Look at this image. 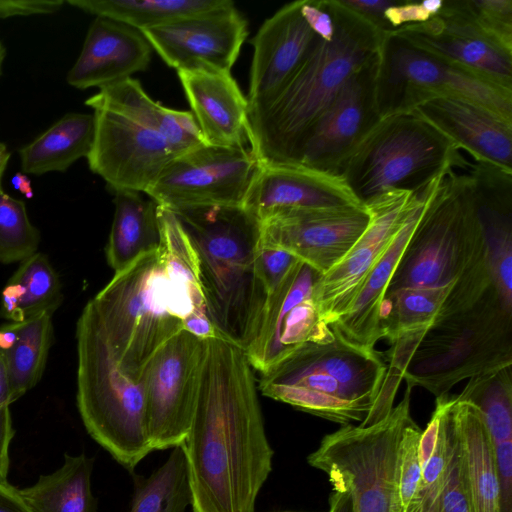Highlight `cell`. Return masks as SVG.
I'll return each instance as SVG.
<instances>
[{"label":"cell","mask_w":512,"mask_h":512,"mask_svg":"<svg viewBox=\"0 0 512 512\" xmlns=\"http://www.w3.org/2000/svg\"><path fill=\"white\" fill-rule=\"evenodd\" d=\"M19 322H9L0 327V352L11 348L19 335Z\"/></svg>","instance_id":"cell-49"},{"label":"cell","mask_w":512,"mask_h":512,"mask_svg":"<svg viewBox=\"0 0 512 512\" xmlns=\"http://www.w3.org/2000/svg\"><path fill=\"white\" fill-rule=\"evenodd\" d=\"M114 216L105 253L109 266L119 272L160 244L158 204L140 192H114Z\"/></svg>","instance_id":"cell-29"},{"label":"cell","mask_w":512,"mask_h":512,"mask_svg":"<svg viewBox=\"0 0 512 512\" xmlns=\"http://www.w3.org/2000/svg\"><path fill=\"white\" fill-rule=\"evenodd\" d=\"M375 94L380 118L408 113L428 99L452 95L475 101L512 122V91L454 67L392 33L379 50Z\"/></svg>","instance_id":"cell-11"},{"label":"cell","mask_w":512,"mask_h":512,"mask_svg":"<svg viewBox=\"0 0 512 512\" xmlns=\"http://www.w3.org/2000/svg\"><path fill=\"white\" fill-rule=\"evenodd\" d=\"M319 39L304 15L302 0L284 5L262 24L251 42L249 116L275 100Z\"/></svg>","instance_id":"cell-20"},{"label":"cell","mask_w":512,"mask_h":512,"mask_svg":"<svg viewBox=\"0 0 512 512\" xmlns=\"http://www.w3.org/2000/svg\"><path fill=\"white\" fill-rule=\"evenodd\" d=\"M0 512H32L19 493L8 482H0Z\"/></svg>","instance_id":"cell-47"},{"label":"cell","mask_w":512,"mask_h":512,"mask_svg":"<svg viewBox=\"0 0 512 512\" xmlns=\"http://www.w3.org/2000/svg\"><path fill=\"white\" fill-rule=\"evenodd\" d=\"M177 73L205 142L221 147L246 145L248 100L230 72Z\"/></svg>","instance_id":"cell-24"},{"label":"cell","mask_w":512,"mask_h":512,"mask_svg":"<svg viewBox=\"0 0 512 512\" xmlns=\"http://www.w3.org/2000/svg\"><path fill=\"white\" fill-rule=\"evenodd\" d=\"M460 398L481 412L489 435L500 488H512L511 366L470 378Z\"/></svg>","instance_id":"cell-27"},{"label":"cell","mask_w":512,"mask_h":512,"mask_svg":"<svg viewBox=\"0 0 512 512\" xmlns=\"http://www.w3.org/2000/svg\"><path fill=\"white\" fill-rule=\"evenodd\" d=\"M158 219V248L175 315L183 321L191 314H206L198 256L190 238L169 209L158 205Z\"/></svg>","instance_id":"cell-28"},{"label":"cell","mask_w":512,"mask_h":512,"mask_svg":"<svg viewBox=\"0 0 512 512\" xmlns=\"http://www.w3.org/2000/svg\"><path fill=\"white\" fill-rule=\"evenodd\" d=\"M328 512H352L350 494L344 490H333L329 497Z\"/></svg>","instance_id":"cell-48"},{"label":"cell","mask_w":512,"mask_h":512,"mask_svg":"<svg viewBox=\"0 0 512 512\" xmlns=\"http://www.w3.org/2000/svg\"><path fill=\"white\" fill-rule=\"evenodd\" d=\"M170 211L197 253L208 318L220 337L246 351L257 334L268 296L257 264L259 220L244 206Z\"/></svg>","instance_id":"cell-5"},{"label":"cell","mask_w":512,"mask_h":512,"mask_svg":"<svg viewBox=\"0 0 512 512\" xmlns=\"http://www.w3.org/2000/svg\"><path fill=\"white\" fill-rule=\"evenodd\" d=\"M362 204L335 173L302 164L261 165L244 202L259 222L273 211Z\"/></svg>","instance_id":"cell-23"},{"label":"cell","mask_w":512,"mask_h":512,"mask_svg":"<svg viewBox=\"0 0 512 512\" xmlns=\"http://www.w3.org/2000/svg\"><path fill=\"white\" fill-rule=\"evenodd\" d=\"M85 105L95 120L86 159L113 192L146 193L175 158L203 144L191 112L155 102L132 78L101 88Z\"/></svg>","instance_id":"cell-4"},{"label":"cell","mask_w":512,"mask_h":512,"mask_svg":"<svg viewBox=\"0 0 512 512\" xmlns=\"http://www.w3.org/2000/svg\"><path fill=\"white\" fill-rule=\"evenodd\" d=\"M369 220L365 204L283 208L260 221L259 244L282 249L323 275L348 253Z\"/></svg>","instance_id":"cell-14"},{"label":"cell","mask_w":512,"mask_h":512,"mask_svg":"<svg viewBox=\"0 0 512 512\" xmlns=\"http://www.w3.org/2000/svg\"><path fill=\"white\" fill-rule=\"evenodd\" d=\"M198 398L182 443L193 512H255L272 470L254 374L245 351L205 340Z\"/></svg>","instance_id":"cell-1"},{"label":"cell","mask_w":512,"mask_h":512,"mask_svg":"<svg viewBox=\"0 0 512 512\" xmlns=\"http://www.w3.org/2000/svg\"><path fill=\"white\" fill-rule=\"evenodd\" d=\"M84 12L124 23L138 31L157 28L215 10L230 0H68Z\"/></svg>","instance_id":"cell-32"},{"label":"cell","mask_w":512,"mask_h":512,"mask_svg":"<svg viewBox=\"0 0 512 512\" xmlns=\"http://www.w3.org/2000/svg\"><path fill=\"white\" fill-rule=\"evenodd\" d=\"M422 430L411 419L402 430L396 472V512H408L418 491L422 468L418 447Z\"/></svg>","instance_id":"cell-37"},{"label":"cell","mask_w":512,"mask_h":512,"mask_svg":"<svg viewBox=\"0 0 512 512\" xmlns=\"http://www.w3.org/2000/svg\"><path fill=\"white\" fill-rule=\"evenodd\" d=\"M260 167L246 145H203L175 158L145 194L170 210L244 206Z\"/></svg>","instance_id":"cell-13"},{"label":"cell","mask_w":512,"mask_h":512,"mask_svg":"<svg viewBox=\"0 0 512 512\" xmlns=\"http://www.w3.org/2000/svg\"><path fill=\"white\" fill-rule=\"evenodd\" d=\"M297 260L282 249L259 244L257 264L268 294L279 285Z\"/></svg>","instance_id":"cell-42"},{"label":"cell","mask_w":512,"mask_h":512,"mask_svg":"<svg viewBox=\"0 0 512 512\" xmlns=\"http://www.w3.org/2000/svg\"><path fill=\"white\" fill-rule=\"evenodd\" d=\"M436 179L414 192L412 204L404 222L368 274L351 307L346 314L330 325L348 342L363 348L375 349V344L382 339L379 322L381 304L389 281Z\"/></svg>","instance_id":"cell-25"},{"label":"cell","mask_w":512,"mask_h":512,"mask_svg":"<svg viewBox=\"0 0 512 512\" xmlns=\"http://www.w3.org/2000/svg\"><path fill=\"white\" fill-rule=\"evenodd\" d=\"M450 411L460 441L471 512H501L495 460L480 410L454 395Z\"/></svg>","instance_id":"cell-26"},{"label":"cell","mask_w":512,"mask_h":512,"mask_svg":"<svg viewBox=\"0 0 512 512\" xmlns=\"http://www.w3.org/2000/svg\"><path fill=\"white\" fill-rule=\"evenodd\" d=\"M286 512H288V511H286Z\"/></svg>","instance_id":"cell-53"},{"label":"cell","mask_w":512,"mask_h":512,"mask_svg":"<svg viewBox=\"0 0 512 512\" xmlns=\"http://www.w3.org/2000/svg\"><path fill=\"white\" fill-rule=\"evenodd\" d=\"M11 184L13 188L23 194L27 199L34 196L32 183L27 174L23 172H17L11 178Z\"/></svg>","instance_id":"cell-50"},{"label":"cell","mask_w":512,"mask_h":512,"mask_svg":"<svg viewBox=\"0 0 512 512\" xmlns=\"http://www.w3.org/2000/svg\"><path fill=\"white\" fill-rule=\"evenodd\" d=\"M11 153L4 143H0V188H2V178L10 160Z\"/></svg>","instance_id":"cell-51"},{"label":"cell","mask_w":512,"mask_h":512,"mask_svg":"<svg viewBox=\"0 0 512 512\" xmlns=\"http://www.w3.org/2000/svg\"><path fill=\"white\" fill-rule=\"evenodd\" d=\"M343 3L373 25L382 33L388 35L393 29L386 20L385 12L394 0H342Z\"/></svg>","instance_id":"cell-44"},{"label":"cell","mask_w":512,"mask_h":512,"mask_svg":"<svg viewBox=\"0 0 512 512\" xmlns=\"http://www.w3.org/2000/svg\"><path fill=\"white\" fill-rule=\"evenodd\" d=\"M11 403L9 379L0 353V482H8L9 447L14 435L9 408Z\"/></svg>","instance_id":"cell-41"},{"label":"cell","mask_w":512,"mask_h":512,"mask_svg":"<svg viewBox=\"0 0 512 512\" xmlns=\"http://www.w3.org/2000/svg\"><path fill=\"white\" fill-rule=\"evenodd\" d=\"M77 406L90 436L132 471L152 452L142 384L113 358L90 302L76 325Z\"/></svg>","instance_id":"cell-7"},{"label":"cell","mask_w":512,"mask_h":512,"mask_svg":"<svg viewBox=\"0 0 512 512\" xmlns=\"http://www.w3.org/2000/svg\"><path fill=\"white\" fill-rule=\"evenodd\" d=\"M40 239L25 202L0 188V263L22 262L37 252Z\"/></svg>","instance_id":"cell-36"},{"label":"cell","mask_w":512,"mask_h":512,"mask_svg":"<svg viewBox=\"0 0 512 512\" xmlns=\"http://www.w3.org/2000/svg\"><path fill=\"white\" fill-rule=\"evenodd\" d=\"M176 71L230 72L247 37V21L229 4L141 31Z\"/></svg>","instance_id":"cell-18"},{"label":"cell","mask_w":512,"mask_h":512,"mask_svg":"<svg viewBox=\"0 0 512 512\" xmlns=\"http://www.w3.org/2000/svg\"><path fill=\"white\" fill-rule=\"evenodd\" d=\"M89 302L113 358L135 381L156 351L183 330L159 248L116 272Z\"/></svg>","instance_id":"cell-8"},{"label":"cell","mask_w":512,"mask_h":512,"mask_svg":"<svg viewBox=\"0 0 512 512\" xmlns=\"http://www.w3.org/2000/svg\"><path fill=\"white\" fill-rule=\"evenodd\" d=\"M65 3L63 0H0V19L53 14Z\"/></svg>","instance_id":"cell-43"},{"label":"cell","mask_w":512,"mask_h":512,"mask_svg":"<svg viewBox=\"0 0 512 512\" xmlns=\"http://www.w3.org/2000/svg\"><path fill=\"white\" fill-rule=\"evenodd\" d=\"M411 112L432 125L476 163L512 172V122L467 98L444 95Z\"/></svg>","instance_id":"cell-21"},{"label":"cell","mask_w":512,"mask_h":512,"mask_svg":"<svg viewBox=\"0 0 512 512\" xmlns=\"http://www.w3.org/2000/svg\"><path fill=\"white\" fill-rule=\"evenodd\" d=\"M95 133L93 114H65L33 141L19 149L22 172L43 175L65 172L89 155Z\"/></svg>","instance_id":"cell-30"},{"label":"cell","mask_w":512,"mask_h":512,"mask_svg":"<svg viewBox=\"0 0 512 512\" xmlns=\"http://www.w3.org/2000/svg\"><path fill=\"white\" fill-rule=\"evenodd\" d=\"M321 273L297 260L266 299L257 334L245 351L250 365L261 374L307 342L333 335L314 301Z\"/></svg>","instance_id":"cell-15"},{"label":"cell","mask_w":512,"mask_h":512,"mask_svg":"<svg viewBox=\"0 0 512 512\" xmlns=\"http://www.w3.org/2000/svg\"><path fill=\"white\" fill-rule=\"evenodd\" d=\"M500 296L512 292L497 280L467 174L451 170L433 183L383 301L433 329Z\"/></svg>","instance_id":"cell-2"},{"label":"cell","mask_w":512,"mask_h":512,"mask_svg":"<svg viewBox=\"0 0 512 512\" xmlns=\"http://www.w3.org/2000/svg\"><path fill=\"white\" fill-rule=\"evenodd\" d=\"M206 343L181 330L161 346L142 370L152 450L183 443L195 410Z\"/></svg>","instance_id":"cell-12"},{"label":"cell","mask_w":512,"mask_h":512,"mask_svg":"<svg viewBox=\"0 0 512 512\" xmlns=\"http://www.w3.org/2000/svg\"><path fill=\"white\" fill-rule=\"evenodd\" d=\"M378 54L350 77L326 108L302 145L295 164L338 174L379 122L375 94Z\"/></svg>","instance_id":"cell-19"},{"label":"cell","mask_w":512,"mask_h":512,"mask_svg":"<svg viewBox=\"0 0 512 512\" xmlns=\"http://www.w3.org/2000/svg\"><path fill=\"white\" fill-rule=\"evenodd\" d=\"M466 161L444 135L413 112L383 117L338 171L362 203L389 190L418 191Z\"/></svg>","instance_id":"cell-9"},{"label":"cell","mask_w":512,"mask_h":512,"mask_svg":"<svg viewBox=\"0 0 512 512\" xmlns=\"http://www.w3.org/2000/svg\"><path fill=\"white\" fill-rule=\"evenodd\" d=\"M151 53L152 47L140 31L119 21L95 17L66 80L80 90L101 89L146 70Z\"/></svg>","instance_id":"cell-22"},{"label":"cell","mask_w":512,"mask_h":512,"mask_svg":"<svg viewBox=\"0 0 512 512\" xmlns=\"http://www.w3.org/2000/svg\"><path fill=\"white\" fill-rule=\"evenodd\" d=\"M307 342L261 374L263 395L339 423L363 422L383 388L388 364L383 352L354 345L336 329Z\"/></svg>","instance_id":"cell-6"},{"label":"cell","mask_w":512,"mask_h":512,"mask_svg":"<svg viewBox=\"0 0 512 512\" xmlns=\"http://www.w3.org/2000/svg\"><path fill=\"white\" fill-rule=\"evenodd\" d=\"M5 56H6V48L3 45V43L0 41V76L2 74V65L4 62Z\"/></svg>","instance_id":"cell-52"},{"label":"cell","mask_w":512,"mask_h":512,"mask_svg":"<svg viewBox=\"0 0 512 512\" xmlns=\"http://www.w3.org/2000/svg\"><path fill=\"white\" fill-rule=\"evenodd\" d=\"M460 4L482 32L512 52L511 0H460Z\"/></svg>","instance_id":"cell-39"},{"label":"cell","mask_w":512,"mask_h":512,"mask_svg":"<svg viewBox=\"0 0 512 512\" xmlns=\"http://www.w3.org/2000/svg\"><path fill=\"white\" fill-rule=\"evenodd\" d=\"M8 282L19 292L21 321L42 314L53 315L62 303L59 277L40 252L23 260Z\"/></svg>","instance_id":"cell-35"},{"label":"cell","mask_w":512,"mask_h":512,"mask_svg":"<svg viewBox=\"0 0 512 512\" xmlns=\"http://www.w3.org/2000/svg\"><path fill=\"white\" fill-rule=\"evenodd\" d=\"M392 34L454 67L512 91V52L480 30L460 0H443L441 10L431 19L400 27Z\"/></svg>","instance_id":"cell-17"},{"label":"cell","mask_w":512,"mask_h":512,"mask_svg":"<svg viewBox=\"0 0 512 512\" xmlns=\"http://www.w3.org/2000/svg\"><path fill=\"white\" fill-rule=\"evenodd\" d=\"M93 463L85 454L66 453L57 470L40 475L19 493L32 512H96L91 489Z\"/></svg>","instance_id":"cell-31"},{"label":"cell","mask_w":512,"mask_h":512,"mask_svg":"<svg viewBox=\"0 0 512 512\" xmlns=\"http://www.w3.org/2000/svg\"><path fill=\"white\" fill-rule=\"evenodd\" d=\"M443 404L440 397L436 398L435 410L425 430H422L419 439V461L423 468L430 459L438 440Z\"/></svg>","instance_id":"cell-45"},{"label":"cell","mask_w":512,"mask_h":512,"mask_svg":"<svg viewBox=\"0 0 512 512\" xmlns=\"http://www.w3.org/2000/svg\"><path fill=\"white\" fill-rule=\"evenodd\" d=\"M14 345L0 352L7 371L13 402L41 379L53 342L52 315L42 314L19 322Z\"/></svg>","instance_id":"cell-34"},{"label":"cell","mask_w":512,"mask_h":512,"mask_svg":"<svg viewBox=\"0 0 512 512\" xmlns=\"http://www.w3.org/2000/svg\"><path fill=\"white\" fill-rule=\"evenodd\" d=\"M413 196V191L395 189L364 203L370 213L366 229L314 287V301L325 324L330 326L347 313L368 274L404 222Z\"/></svg>","instance_id":"cell-16"},{"label":"cell","mask_w":512,"mask_h":512,"mask_svg":"<svg viewBox=\"0 0 512 512\" xmlns=\"http://www.w3.org/2000/svg\"><path fill=\"white\" fill-rule=\"evenodd\" d=\"M183 329L201 339L220 337L206 314H191L183 320Z\"/></svg>","instance_id":"cell-46"},{"label":"cell","mask_w":512,"mask_h":512,"mask_svg":"<svg viewBox=\"0 0 512 512\" xmlns=\"http://www.w3.org/2000/svg\"><path fill=\"white\" fill-rule=\"evenodd\" d=\"M410 512H471L458 433L442 481L435 494L425 505Z\"/></svg>","instance_id":"cell-38"},{"label":"cell","mask_w":512,"mask_h":512,"mask_svg":"<svg viewBox=\"0 0 512 512\" xmlns=\"http://www.w3.org/2000/svg\"><path fill=\"white\" fill-rule=\"evenodd\" d=\"M189 504L187 459L180 444L172 448L166 461L148 477L135 476L127 512H184Z\"/></svg>","instance_id":"cell-33"},{"label":"cell","mask_w":512,"mask_h":512,"mask_svg":"<svg viewBox=\"0 0 512 512\" xmlns=\"http://www.w3.org/2000/svg\"><path fill=\"white\" fill-rule=\"evenodd\" d=\"M407 386L401 402L383 420L342 425L325 435L307 457L324 472L333 490L350 494L352 512H396V472L403 428L412 419Z\"/></svg>","instance_id":"cell-10"},{"label":"cell","mask_w":512,"mask_h":512,"mask_svg":"<svg viewBox=\"0 0 512 512\" xmlns=\"http://www.w3.org/2000/svg\"><path fill=\"white\" fill-rule=\"evenodd\" d=\"M328 1L335 21L333 37L320 38L275 100L249 116L248 142L261 165L296 163L317 120L387 36L342 0Z\"/></svg>","instance_id":"cell-3"},{"label":"cell","mask_w":512,"mask_h":512,"mask_svg":"<svg viewBox=\"0 0 512 512\" xmlns=\"http://www.w3.org/2000/svg\"><path fill=\"white\" fill-rule=\"evenodd\" d=\"M443 0H425L421 2L394 0L386 10L385 17L394 30L412 24L428 21L439 13Z\"/></svg>","instance_id":"cell-40"}]
</instances>
